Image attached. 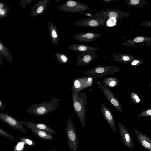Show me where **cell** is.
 Instances as JSON below:
<instances>
[{"label":"cell","mask_w":151,"mask_h":151,"mask_svg":"<svg viewBox=\"0 0 151 151\" xmlns=\"http://www.w3.org/2000/svg\"><path fill=\"white\" fill-rule=\"evenodd\" d=\"M60 101L58 97H54L50 101L39 104L35 103L30 106L26 111L30 114L38 116H45L57 109Z\"/></svg>","instance_id":"obj_1"},{"label":"cell","mask_w":151,"mask_h":151,"mask_svg":"<svg viewBox=\"0 0 151 151\" xmlns=\"http://www.w3.org/2000/svg\"><path fill=\"white\" fill-rule=\"evenodd\" d=\"M74 111L81 122L83 127H85L86 117L85 107L87 104V95L85 93L79 92L72 94Z\"/></svg>","instance_id":"obj_2"},{"label":"cell","mask_w":151,"mask_h":151,"mask_svg":"<svg viewBox=\"0 0 151 151\" xmlns=\"http://www.w3.org/2000/svg\"><path fill=\"white\" fill-rule=\"evenodd\" d=\"M120 70L118 66H116L100 65L85 71L82 74L96 78H102L109 75L114 74Z\"/></svg>","instance_id":"obj_3"},{"label":"cell","mask_w":151,"mask_h":151,"mask_svg":"<svg viewBox=\"0 0 151 151\" xmlns=\"http://www.w3.org/2000/svg\"><path fill=\"white\" fill-rule=\"evenodd\" d=\"M58 9L71 13H81L89 9L88 6L86 4L73 0H68L61 4Z\"/></svg>","instance_id":"obj_4"},{"label":"cell","mask_w":151,"mask_h":151,"mask_svg":"<svg viewBox=\"0 0 151 151\" xmlns=\"http://www.w3.org/2000/svg\"><path fill=\"white\" fill-rule=\"evenodd\" d=\"M68 145L72 151H78V138L74 125L71 118L69 117L66 127Z\"/></svg>","instance_id":"obj_5"},{"label":"cell","mask_w":151,"mask_h":151,"mask_svg":"<svg viewBox=\"0 0 151 151\" xmlns=\"http://www.w3.org/2000/svg\"><path fill=\"white\" fill-rule=\"evenodd\" d=\"M151 44V36H139L127 40L122 43V45L134 48L145 47Z\"/></svg>","instance_id":"obj_6"},{"label":"cell","mask_w":151,"mask_h":151,"mask_svg":"<svg viewBox=\"0 0 151 151\" xmlns=\"http://www.w3.org/2000/svg\"><path fill=\"white\" fill-rule=\"evenodd\" d=\"M0 120L12 128L28 134V133L22 124L17 119L8 114L0 112Z\"/></svg>","instance_id":"obj_7"},{"label":"cell","mask_w":151,"mask_h":151,"mask_svg":"<svg viewBox=\"0 0 151 151\" xmlns=\"http://www.w3.org/2000/svg\"><path fill=\"white\" fill-rule=\"evenodd\" d=\"M97 84L111 104L121 113H122L123 111L121 104L111 91L108 87L104 84H102L100 81H98Z\"/></svg>","instance_id":"obj_8"},{"label":"cell","mask_w":151,"mask_h":151,"mask_svg":"<svg viewBox=\"0 0 151 151\" xmlns=\"http://www.w3.org/2000/svg\"><path fill=\"white\" fill-rule=\"evenodd\" d=\"M108 20L107 19H97L91 18L81 19L73 23V24L80 26L97 27L106 25Z\"/></svg>","instance_id":"obj_9"},{"label":"cell","mask_w":151,"mask_h":151,"mask_svg":"<svg viewBox=\"0 0 151 151\" xmlns=\"http://www.w3.org/2000/svg\"><path fill=\"white\" fill-rule=\"evenodd\" d=\"M98 57L94 52H81L77 54V66L79 67L88 64Z\"/></svg>","instance_id":"obj_10"},{"label":"cell","mask_w":151,"mask_h":151,"mask_svg":"<svg viewBox=\"0 0 151 151\" xmlns=\"http://www.w3.org/2000/svg\"><path fill=\"white\" fill-rule=\"evenodd\" d=\"M118 127L124 145L131 150L135 147L132 138L125 127L121 123L119 122Z\"/></svg>","instance_id":"obj_11"},{"label":"cell","mask_w":151,"mask_h":151,"mask_svg":"<svg viewBox=\"0 0 151 151\" xmlns=\"http://www.w3.org/2000/svg\"><path fill=\"white\" fill-rule=\"evenodd\" d=\"M100 33L93 32L79 33L74 35L73 38L74 40L80 42H91L101 37Z\"/></svg>","instance_id":"obj_12"},{"label":"cell","mask_w":151,"mask_h":151,"mask_svg":"<svg viewBox=\"0 0 151 151\" xmlns=\"http://www.w3.org/2000/svg\"><path fill=\"white\" fill-rule=\"evenodd\" d=\"M105 10L104 8L101 9L103 14L108 19L115 18L116 19L128 17L131 15L132 13L130 12L121 11L119 9H107Z\"/></svg>","instance_id":"obj_13"},{"label":"cell","mask_w":151,"mask_h":151,"mask_svg":"<svg viewBox=\"0 0 151 151\" xmlns=\"http://www.w3.org/2000/svg\"><path fill=\"white\" fill-rule=\"evenodd\" d=\"M136 138L141 146L149 151H151V139L141 131L134 129Z\"/></svg>","instance_id":"obj_14"},{"label":"cell","mask_w":151,"mask_h":151,"mask_svg":"<svg viewBox=\"0 0 151 151\" xmlns=\"http://www.w3.org/2000/svg\"><path fill=\"white\" fill-rule=\"evenodd\" d=\"M100 109L106 122L115 133L116 131L114 117L109 109L103 104H101Z\"/></svg>","instance_id":"obj_15"},{"label":"cell","mask_w":151,"mask_h":151,"mask_svg":"<svg viewBox=\"0 0 151 151\" xmlns=\"http://www.w3.org/2000/svg\"><path fill=\"white\" fill-rule=\"evenodd\" d=\"M68 48L70 50L75 51L84 52L90 51L95 52L99 49V48L91 46L86 45L73 43L68 47Z\"/></svg>","instance_id":"obj_16"},{"label":"cell","mask_w":151,"mask_h":151,"mask_svg":"<svg viewBox=\"0 0 151 151\" xmlns=\"http://www.w3.org/2000/svg\"><path fill=\"white\" fill-rule=\"evenodd\" d=\"M50 0H40L33 6L30 12V15L34 17L43 12L45 10Z\"/></svg>","instance_id":"obj_17"},{"label":"cell","mask_w":151,"mask_h":151,"mask_svg":"<svg viewBox=\"0 0 151 151\" xmlns=\"http://www.w3.org/2000/svg\"><path fill=\"white\" fill-rule=\"evenodd\" d=\"M19 121L21 123L25 126L28 125L36 128L39 129L46 131L50 134H53L56 133V132L53 129L43 123H36L22 120H19Z\"/></svg>","instance_id":"obj_18"},{"label":"cell","mask_w":151,"mask_h":151,"mask_svg":"<svg viewBox=\"0 0 151 151\" xmlns=\"http://www.w3.org/2000/svg\"><path fill=\"white\" fill-rule=\"evenodd\" d=\"M36 136L42 140H53L54 139L52 135L47 132L28 125H26Z\"/></svg>","instance_id":"obj_19"},{"label":"cell","mask_w":151,"mask_h":151,"mask_svg":"<svg viewBox=\"0 0 151 151\" xmlns=\"http://www.w3.org/2000/svg\"><path fill=\"white\" fill-rule=\"evenodd\" d=\"M47 27L52 39V42L55 45H57L59 42V34L56 26L50 21L48 22Z\"/></svg>","instance_id":"obj_20"},{"label":"cell","mask_w":151,"mask_h":151,"mask_svg":"<svg viewBox=\"0 0 151 151\" xmlns=\"http://www.w3.org/2000/svg\"><path fill=\"white\" fill-rule=\"evenodd\" d=\"M112 56V60L121 63H130L133 60L136 59L134 56L122 53L114 54Z\"/></svg>","instance_id":"obj_21"},{"label":"cell","mask_w":151,"mask_h":151,"mask_svg":"<svg viewBox=\"0 0 151 151\" xmlns=\"http://www.w3.org/2000/svg\"><path fill=\"white\" fill-rule=\"evenodd\" d=\"M103 84L107 87H115L119 84V79L115 77H105L103 80Z\"/></svg>","instance_id":"obj_22"},{"label":"cell","mask_w":151,"mask_h":151,"mask_svg":"<svg viewBox=\"0 0 151 151\" xmlns=\"http://www.w3.org/2000/svg\"><path fill=\"white\" fill-rule=\"evenodd\" d=\"M71 90L72 94L77 93L83 90V84L81 77L77 78L73 80Z\"/></svg>","instance_id":"obj_23"},{"label":"cell","mask_w":151,"mask_h":151,"mask_svg":"<svg viewBox=\"0 0 151 151\" xmlns=\"http://www.w3.org/2000/svg\"><path fill=\"white\" fill-rule=\"evenodd\" d=\"M0 53L8 61L12 62L13 60L11 54L7 47L0 41Z\"/></svg>","instance_id":"obj_24"},{"label":"cell","mask_w":151,"mask_h":151,"mask_svg":"<svg viewBox=\"0 0 151 151\" xmlns=\"http://www.w3.org/2000/svg\"><path fill=\"white\" fill-rule=\"evenodd\" d=\"M81 78L83 84V90L91 86L93 84L94 80L96 78L91 76Z\"/></svg>","instance_id":"obj_25"},{"label":"cell","mask_w":151,"mask_h":151,"mask_svg":"<svg viewBox=\"0 0 151 151\" xmlns=\"http://www.w3.org/2000/svg\"><path fill=\"white\" fill-rule=\"evenodd\" d=\"M125 1L128 5L136 7L143 6L147 3L146 0H125Z\"/></svg>","instance_id":"obj_26"},{"label":"cell","mask_w":151,"mask_h":151,"mask_svg":"<svg viewBox=\"0 0 151 151\" xmlns=\"http://www.w3.org/2000/svg\"><path fill=\"white\" fill-rule=\"evenodd\" d=\"M55 56L59 62L63 64L67 63L69 60L68 57L63 53H57L55 54Z\"/></svg>","instance_id":"obj_27"},{"label":"cell","mask_w":151,"mask_h":151,"mask_svg":"<svg viewBox=\"0 0 151 151\" xmlns=\"http://www.w3.org/2000/svg\"><path fill=\"white\" fill-rule=\"evenodd\" d=\"M19 140L20 141L24 142L28 145L35 146L36 145V143L33 140L24 137H21Z\"/></svg>","instance_id":"obj_28"},{"label":"cell","mask_w":151,"mask_h":151,"mask_svg":"<svg viewBox=\"0 0 151 151\" xmlns=\"http://www.w3.org/2000/svg\"><path fill=\"white\" fill-rule=\"evenodd\" d=\"M130 99L131 102L136 104L140 103L141 101L137 93L134 92H132L130 93Z\"/></svg>","instance_id":"obj_29"},{"label":"cell","mask_w":151,"mask_h":151,"mask_svg":"<svg viewBox=\"0 0 151 151\" xmlns=\"http://www.w3.org/2000/svg\"><path fill=\"white\" fill-rule=\"evenodd\" d=\"M151 116V107H149L144 110L138 115L137 117L140 118Z\"/></svg>","instance_id":"obj_30"},{"label":"cell","mask_w":151,"mask_h":151,"mask_svg":"<svg viewBox=\"0 0 151 151\" xmlns=\"http://www.w3.org/2000/svg\"><path fill=\"white\" fill-rule=\"evenodd\" d=\"M9 8L6 5L2 8L0 9V19L6 17Z\"/></svg>","instance_id":"obj_31"},{"label":"cell","mask_w":151,"mask_h":151,"mask_svg":"<svg viewBox=\"0 0 151 151\" xmlns=\"http://www.w3.org/2000/svg\"><path fill=\"white\" fill-rule=\"evenodd\" d=\"M143 63L142 59L140 58H136L132 61L130 63V65L132 68H133L140 65Z\"/></svg>","instance_id":"obj_32"},{"label":"cell","mask_w":151,"mask_h":151,"mask_svg":"<svg viewBox=\"0 0 151 151\" xmlns=\"http://www.w3.org/2000/svg\"><path fill=\"white\" fill-rule=\"evenodd\" d=\"M0 134L2 136L8 138L12 140L15 139V138L13 135L6 132L1 128H0Z\"/></svg>","instance_id":"obj_33"},{"label":"cell","mask_w":151,"mask_h":151,"mask_svg":"<svg viewBox=\"0 0 151 151\" xmlns=\"http://www.w3.org/2000/svg\"><path fill=\"white\" fill-rule=\"evenodd\" d=\"M116 19L115 18H110L107 21L106 24L109 27L115 25L116 23Z\"/></svg>","instance_id":"obj_34"},{"label":"cell","mask_w":151,"mask_h":151,"mask_svg":"<svg viewBox=\"0 0 151 151\" xmlns=\"http://www.w3.org/2000/svg\"><path fill=\"white\" fill-rule=\"evenodd\" d=\"M23 2L21 0L19 4V5L22 6L23 8H25L26 6V5L27 4H29L32 0H22Z\"/></svg>","instance_id":"obj_35"},{"label":"cell","mask_w":151,"mask_h":151,"mask_svg":"<svg viewBox=\"0 0 151 151\" xmlns=\"http://www.w3.org/2000/svg\"><path fill=\"white\" fill-rule=\"evenodd\" d=\"M140 25L145 27H151V20L144 22L140 24Z\"/></svg>","instance_id":"obj_36"},{"label":"cell","mask_w":151,"mask_h":151,"mask_svg":"<svg viewBox=\"0 0 151 151\" xmlns=\"http://www.w3.org/2000/svg\"><path fill=\"white\" fill-rule=\"evenodd\" d=\"M0 109H2L4 110H5V107H4L2 101L1 99L0 100Z\"/></svg>","instance_id":"obj_37"},{"label":"cell","mask_w":151,"mask_h":151,"mask_svg":"<svg viewBox=\"0 0 151 151\" xmlns=\"http://www.w3.org/2000/svg\"><path fill=\"white\" fill-rule=\"evenodd\" d=\"M118 0H102V1L105 3H109L114 1Z\"/></svg>","instance_id":"obj_38"},{"label":"cell","mask_w":151,"mask_h":151,"mask_svg":"<svg viewBox=\"0 0 151 151\" xmlns=\"http://www.w3.org/2000/svg\"><path fill=\"white\" fill-rule=\"evenodd\" d=\"M0 66H1V65L3 64V57L2 56L1 54H0Z\"/></svg>","instance_id":"obj_39"},{"label":"cell","mask_w":151,"mask_h":151,"mask_svg":"<svg viewBox=\"0 0 151 151\" xmlns=\"http://www.w3.org/2000/svg\"><path fill=\"white\" fill-rule=\"evenodd\" d=\"M59 151L57 150H45V151Z\"/></svg>","instance_id":"obj_40"},{"label":"cell","mask_w":151,"mask_h":151,"mask_svg":"<svg viewBox=\"0 0 151 151\" xmlns=\"http://www.w3.org/2000/svg\"><path fill=\"white\" fill-rule=\"evenodd\" d=\"M19 151H28L26 150L23 149V150H20Z\"/></svg>","instance_id":"obj_41"},{"label":"cell","mask_w":151,"mask_h":151,"mask_svg":"<svg viewBox=\"0 0 151 151\" xmlns=\"http://www.w3.org/2000/svg\"><path fill=\"white\" fill-rule=\"evenodd\" d=\"M149 86H151V82L150 83L149 85Z\"/></svg>","instance_id":"obj_42"},{"label":"cell","mask_w":151,"mask_h":151,"mask_svg":"<svg viewBox=\"0 0 151 151\" xmlns=\"http://www.w3.org/2000/svg\"><path fill=\"white\" fill-rule=\"evenodd\" d=\"M60 1V0H55V1H56V2H58V1Z\"/></svg>","instance_id":"obj_43"}]
</instances>
